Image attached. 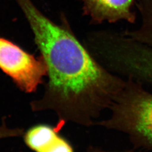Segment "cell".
I'll use <instances>...</instances> for the list:
<instances>
[{"instance_id": "obj_1", "label": "cell", "mask_w": 152, "mask_h": 152, "mask_svg": "<svg viewBox=\"0 0 152 152\" xmlns=\"http://www.w3.org/2000/svg\"><path fill=\"white\" fill-rule=\"evenodd\" d=\"M15 1L48 68L44 95L31 103L32 110H52L62 124L96 125L126 81L99 64L66 23L53 22L31 0Z\"/></svg>"}, {"instance_id": "obj_2", "label": "cell", "mask_w": 152, "mask_h": 152, "mask_svg": "<svg viewBox=\"0 0 152 152\" xmlns=\"http://www.w3.org/2000/svg\"><path fill=\"white\" fill-rule=\"evenodd\" d=\"M109 110L108 117L96 125L124 134L135 148L152 151V93L142 83L126 81Z\"/></svg>"}, {"instance_id": "obj_3", "label": "cell", "mask_w": 152, "mask_h": 152, "mask_svg": "<svg viewBox=\"0 0 152 152\" xmlns=\"http://www.w3.org/2000/svg\"><path fill=\"white\" fill-rule=\"evenodd\" d=\"M0 69L11 78L18 88L27 93L36 91L48 73L47 66L41 55L36 57L2 37Z\"/></svg>"}, {"instance_id": "obj_4", "label": "cell", "mask_w": 152, "mask_h": 152, "mask_svg": "<svg viewBox=\"0 0 152 152\" xmlns=\"http://www.w3.org/2000/svg\"><path fill=\"white\" fill-rule=\"evenodd\" d=\"M84 14L96 23L119 20L132 21L131 6L134 0H83Z\"/></svg>"}, {"instance_id": "obj_5", "label": "cell", "mask_w": 152, "mask_h": 152, "mask_svg": "<svg viewBox=\"0 0 152 152\" xmlns=\"http://www.w3.org/2000/svg\"><path fill=\"white\" fill-rule=\"evenodd\" d=\"M58 126L55 129L49 126H35L27 131L24 135L26 145L36 152H44L59 137Z\"/></svg>"}, {"instance_id": "obj_6", "label": "cell", "mask_w": 152, "mask_h": 152, "mask_svg": "<svg viewBox=\"0 0 152 152\" xmlns=\"http://www.w3.org/2000/svg\"><path fill=\"white\" fill-rule=\"evenodd\" d=\"M90 152H100L99 149H93L92 151H91Z\"/></svg>"}]
</instances>
